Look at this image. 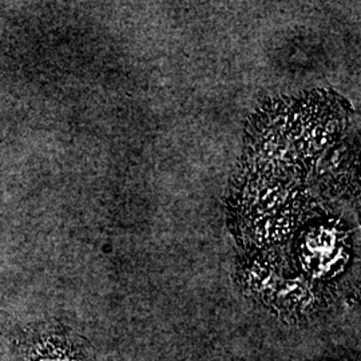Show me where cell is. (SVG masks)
<instances>
[{
  "instance_id": "6da1fadb",
  "label": "cell",
  "mask_w": 361,
  "mask_h": 361,
  "mask_svg": "<svg viewBox=\"0 0 361 361\" xmlns=\"http://www.w3.org/2000/svg\"><path fill=\"white\" fill-rule=\"evenodd\" d=\"M25 361H91L89 350L77 336L62 326L39 325L20 341Z\"/></svg>"
}]
</instances>
